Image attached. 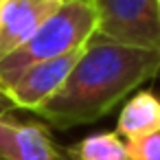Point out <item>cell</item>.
<instances>
[{
  "instance_id": "1",
  "label": "cell",
  "mask_w": 160,
  "mask_h": 160,
  "mask_svg": "<svg viewBox=\"0 0 160 160\" xmlns=\"http://www.w3.org/2000/svg\"><path fill=\"white\" fill-rule=\"evenodd\" d=\"M149 79H160V51L92 35L62 90L35 114L55 129L90 125Z\"/></svg>"
},
{
  "instance_id": "2",
  "label": "cell",
  "mask_w": 160,
  "mask_h": 160,
  "mask_svg": "<svg viewBox=\"0 0 160 160\" xmlns=\"http://www.w3.org/2000/svg\"><path fill=\"white\" fill-rule=\"evenodd\" d=\"M97 29L99 16L92 0H68L27 42L0 57V94H5L27 68L86 46Z\"/></svg>"
},
{
  "instance_id": "3",
  "label": "cell",
  "mask_w": 160,
  "mask_h": 160,
  "mask_svg": "<svg viewBox=\"0 0 160 160\" xmlns=\"http://www.w3.org/2000/svg\"><path fill=\"white\" fill-rule=\"evenodd\" d=\"M99 16L97 38L160 51V13L156 0H92Z\"/></svg>"
},
{
  "instance_id": "4",
  "label": "cell",
  "mask_w": 160,
  "mask_h": 160,
  "mask_svg": "<svg viewBox=\"0 0 160 160\" xmlns=\"http://www.w3.org/2000/svg\"><path fill=\"white\" fill-rule=\"evenodd\" d=\"M81 53H83V46L27 68L20 75V79L5 92V97L9 99L13 110L38 112L51 97H55L62 90V86L66 83L75 64L79 62Z\"/></svg>"
},
{
  "instance_id": "5",
  "label": "cell",
  "mask_w": 160,
  "mask_h": 160,
  "mask_svg": "<svg viewBox=\"0 0 160 160\" xmlns=\"http://www.w3.org/2000/svg\"><path fill=\"white\" fill-rule=\"evenodd\" d=\"M0 160H70L40 121L0 116Z\"/></svg>"
},
{
  "instance_id": "6",
  "label": "cell",
  "mask_w": 160,
  "mask_h": 160,
  "mask_svg": "<svg viewBox=\"0 0 160 160\" xmlns=\"http://www.w3.org/2000/svg\"><path fill=\"white\" fill-rule=\"evenodd\" d=\"M68 0H5L0 7V57L27 42Z\"/></svg>"
},
{
  "instance_id": "7",
  "label": "cell",
  "mask_w": 160,
  "mask_h": 160,
  "mask_svg": "<svg viewBox=\"0 0 160 160\" xmlns=\"http://www.w3.org/2000/svg\"><path fill=\"white\" fill-rule=\"evenodd\" d=\"M156 132H160V97L151 90H142L123 105L116 121V134L134 140Z\"/></svg>"
},
{
  "instance_id": "8",
  "label": "cell",
  "mask_w": 160,
  "mask_h": 160,
  "mask_svg": "<svg viewBox=\"0 0 160 160\" xmlns=\"http://www.w3.org/2000/svg\"><path fill=\"white\" fill-rule=\"evenodd\" d=\"M70 160H129L127 145L116 132H97L64 149Z\"/></svg>"
},
{
  "instance_id": "9",
  "label": "cell",
  "mask_w": 160,
  "mask_h": 160,
  "mask_svg": "<svg viewBox=\"0 0 160 160\" xmlns=\"http://www.w3.org/2000/svg\"><path fill=\"white\" fill-rule=\"evenodd\" d=\"M125 145L129 160H160V132L127 140Z\"/></svg>"
},
{
  "instance_id": "10",
  "label": "cell",
  "mask_w": 160,
  "mask_h": 160,
  "mask_svg": "<svg viewBox=\"0 0 160 160\" xmlns=\"http://www.w3.org/2000/svg\"><path fill=\"white\" fill-rule=\"evenodd\" d=\"M9 112H13V105L9 103V99H7L5 94H0V116H5V114H9Z\"/></svg>"
},
{
  "instance_id": "11",
  "label": "cell",
  "mask_w": 160,
  "mask_h": 160,
  "mask_svg": "<svg viewBox=\"0 0 160 160\" xmlns=\"http://www.w3.org/2000/svg\"><path fill=\"white\" fill-rule=\"evenodd\" d=\"M156 2H158V13H160V0H156Z\"/></svg>"
},
{
  "instance_id": "12",
  "label": "cell",
  "mask_w": 160,
  "mask_h": 160,
  "mask_svg": "<svg viewBox=\"0 0 160 160\" xmlns=\"http://www.w3.org/2000/svg\"><path fill=\"white\" fill-rule=\"evenodd\" d=\"M2 2H5V0H0V7H2Z\"/></svg>"
}]
</instances>
